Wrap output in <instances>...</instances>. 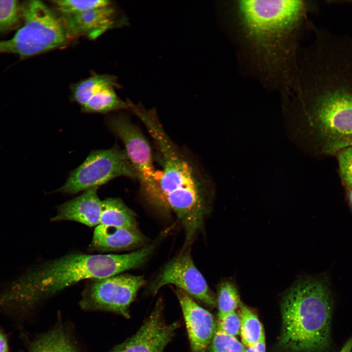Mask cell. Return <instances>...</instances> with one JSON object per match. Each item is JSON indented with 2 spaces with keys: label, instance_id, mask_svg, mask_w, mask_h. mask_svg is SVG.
<instances>
[{
  "label": "cell",
  "instance_id": "obj_1",
  "mask_svg": "<svg viewBox=\"0 0 352 352\" xmlns=\"http://www.w3.org/2000/svg\"><path fill=\"white\" fill-rule=\"evenodd\" d=\"M239 58L250 74L284 96L297 79L298 37L308 4L302 0H237L224 3Z\"/></svg>",
  "mask_w": 352,
  "mask_h": 352
},
{
  "label": "cell",
  "instance_id": "obj_2",
  "mask_svg": "<svg viewBox=\"0 0 352 352\" xmlns=\"http://www.w3.org/2000/svg\"><path fill=\"white\" fill-rule=\"evenodd\" d=\"M153 244L124 254L72 253L33 266L0 294V308L27 311L42 300L86 279H100L136 268L153 252Z\"/></svg>",
  "mask_w": 352,
  "mask_h": 352
},
{
  "label": "cell",
  "instance_id": "obj_3",
  "mask_svg": "<svg viewBox=\"0 0 352 352\" xmlns=\"http://www.w3.org/2000/svg\"><path fill=\"white\" fill-rule=\"evenodd\" d=\"M131 110L146 127L153 139L155 157L160 165L159 210L172 211L182 223L185 245L201 228L209 211L211 189L198 168L172 140L154 110L133 104Z\"/></svg>",
  "mask_w": 352,
  "mask_h": 352
},
{
  "label": "cell",
  "instance_id": "obj_4",
  "mask_svg": "<svg viewBox=\"0 0 352 352\" xmlns=\"http://www.w3.org/2000/svg\"><path fill=\"white\" fill-rule=\"evenodd\" d=\"M284 108L291 136L301 147L327 155L352 147V94L298 91L285 98Z\"/></svg>",
  "mask_w": 352,
  "mask_h": 352
},
{
  "label": "cell",
  "instance_id": "obj_5",
  "mask_svg": "<svg viewBox=\"0 0 352 352\" xmlns=\"http://www.w3.org/2000/svg\"><path fill=\"white\" fill-rule=\"evenodd\" d=\"M281 311L282 347L312 352L328 347L331 308L329 291L322 280L300 277L285 294Z\"/></svg>",
  "mask_w": 352,
  "mask_h": 352
},
{
  "label": "cell",
  "instance_id": "obj_6",
  "mask_svg": "<svg viewBox=\"0 0 352 352\" xmlns=\"http://www.w3.org/2000/svg\"><path fill=\"white\" fill-rule=\"evenodd\" d=\"M22 26L8 40L0 41V53L24 59L66 46L74 38L61 15L40 0L22 4Z\"/></svg>",
  "mask_w": 352,
  "mask_h": 352
},
{
  "label": "cell",
  "instance_id": "obj_7",
  "mask_svg": "<svg viewBox=\"0 0 352 352\" xmlns=\"http://www.w3.org/2000/svg\"><path fill=\"white\" fill-rule=\"evenodd\" d=\"M106 123L125 146L124 150L136 172L141 194L148 204L159 210V173L155 170L147 140L138 127L124 114L109 116Z\"/></svg>",
  "mask_w": 352,
  "mask_h": 352
},
{
  "label": "cell",
  "instance_id": "obj_8",
  "mask_svg": "<svg viewBox=\"0 0 352 352\" xmlns=\"http://www.w3.org/2000/svg\"><path fill=\"white\" fill-rule=\"evenodd\" d=\"M119 176L137 179L136 172L126 151L115 145L110 149L92 151L79 166L70 172L66 182L56 191L75 194L98 187Z\"/></svg>",
  "mask_w": 352,
  "mask_h": 352
},
{
  "label": "cell",
  "instance_id": "obj_9",
  "mask_svg": "<svg viewBox=\"0 0 352 352\" xmlns=\"http://www.w3.org/2000/svg\"><path fill=\"white\" fill-rule=\"evenodd\" d=\"M93 280L83 293L81 308L113 312L126 318L130 317L129 308L145 283L143 277L130 274Z\"/></svg>",
  "mask_w": 352,
  "mask_h": 352
},
{
  "label": "cell",
  "instance_id": "obj_10",
  "mask_svg": "<svg viewBox=\"0 0 352 352\" xmlns=\"http://www.w3.org/2000/svg\"><path fill=\"white\" fill-rule=\"evenodd\" d=\"M168 284L176 286L191 297L209 306L214 307L217 304L205 278L188 252L174 258L164 266L151 286V290L156 293L161 287Z\"/></svg>",
  "mask_w": 352,
  "mask_h": 352
},
{
  "label": "cell",
  "instance_id": "obj_11",
  "mask_svg": "<svg viewBox=\"0 0 352 352\" xmlns=\"http://www.w3.org/2000/svg\"><path fill=\"white\" fill-rule=\"evenodd\" d=\"M177 327L176 323L164 321L161 305H157L137 332L110 352H163Z\"/></svg>",
  "mask_w": 352,
  "mask_h": 352
},
{
  "label": "cell",
  "instance_id": "obj_12",
  "mask_svg": "<svg viewBox=\"0 0 352 352\" xmlns=\"http://www.w3.org/2000/svg\"><path fill=\"white\" fill-rule=\"evenodd\" d=\"M176 293L182 310L192 352H205L217 330L214 318L183 290L177 288Z\"/></svg>",
  "mask_w": 352,
  "mask_h": 352
},
{
  "label": "cell",
  "instance_id": "obj_13",
  "mask_svg": "<svg viewBox=\"0 0 352 352\" xmlns=\"http://www.w3.org/2000/svg\"><path fill=\"white\" fill-rule=\"evenodd\" d=\"M61 16L74 38L82 35L95 39L117 23L116 11L111 4Z\"/></svg>",
  "mask_w": 352,
  "mask_h": 352
},
{
  "label": "cell",
  "instance_id": "obj_14",
  "mask_svg": "<svg viewBox=\"0 0 352 352\" xmlns=\"http://www.w3.org/2000/svg\"><path fill=\"white\" fill-rule=\"evenodd\" d=\"M98 187L88 189L75 198L64 203L58 207L52 221L71 220L89 227L100 224L102 200L98 194Z\"/></svg>",
  "mask_w": 352,
  "mask_h": 352
},
{
  "label": "cell",
  "instance_id": "obj_15",
  "mask_svg": "<svg viewBox=\"0 0 352 352\" xmlns=\"http://www.w3.org/2000/svg\"><path fill=\"white\" fill-rule=\"evenodd\" d=\"M145 241L139 230H132L99 224L95 227L89 247L100 252L126 250Z\"/></svg>",
  "mask_w": 352,
  "mask_h": 352
},
{
  "label": "cell",
  "instance_id": "obj_16",
  "mask_svg": "<svg viewBox=\"0 0 352 352\" xmlns=\"http://www.w3.org/2000/svg\"><path fill=\"white\" fill-rule=\"evenodd\" d=\"M100 224L139 230L134 212L119 198H110L102 200Z\"/></svg>",
  "mask_w": 352,
  "mask_h": 352
},
{
  "label": "cell",
  "instance_id": "obj_17",
  "mask_svg": "<svg viewBox=\"0 0 352 352\" xmlns=\"http://www.w3.org/2000/svg\"><path fill=\"white\" fill-rule=\"evenodd\" d=\"M119 86L117 78L110 74H98L76 84L72 90L74 101L82 107L93 95L103 90Z\"/></svg>",
  "mask_w": 352,
  "mask_h": 352
},
{
  "label": "cell",
  "instance_id": "obj_18",
  "mask_svg": "<svg viewBox=\"0 0 352 352\" xmlns=\"http://www.w3.org/2000/svg\"><path fill=\"white\" fill-rule=\"evenodd\" d=\"M29 352H78L69 335L56 328L43 334L31 345Z\"/></svg>",
  "mask_w": 352,
  "mask_h": 352
},
{
  "label": "cell",
  "instance_id": "obj_19",
  "mask_svg": "<svg viewBox=\"0 0 352 352\" xmlns=\"http://www.w3.org/2000/svg\"><path fill=\"white\" fill-rule=\"evenodd\" d=\"M114 88H108L92 96L82 107L86 113H106L120 110H129V104L121 100L116 94Z\"/></svg>",
  "mask_w": 352,
  "mask_h": 352
},
{
  "label": "cell",
  "instance_id": "obj_20",
  "mask_svg": "<svg viewBox=\"0 0 352 352\" xmlns=\"http://www.w3.org/2000/svg\"><path fill=\"white\" fill-rule=\"evenodd\" d=\"M241 328L240 333L244 346H253L264 336L263 325L256 314L243 303L240 305Z\"/></svg>",
  "mask_w": 352,
  "mask_h": 352
},
{
  "label": "cell",
  "instance_id": "obj_21",
  "mask_svg": "<svg viewBox=\"0 0 352 352\" xmlns=\"http://www.w3.org/2000/svg\"><path fill=\"white\" fill-rule=\"evenodd\" d=\"M217 303L218 317L235 311L240 305L239 294L234 283L230 280L221 282L219 286Z\"/></svg>",
  "mask_w": 352,
  "mask_h": 352
},
{
  "label": "cell",
  "instance_id": "obj_22",
  "mask_svg": "<svg viewBox=\"0 0 352 352\" xmlns=\"http://www.w3.org/2000/svg\"><path fill=\"white\" fill-rule=\"evenodd\" d=\"M55 11L61 16L80 13L93 8L111 4L109 0H59L51 1Z\"/></svg>",
  "mask_w": 352,
  "mask_h": 352
},
{
  "label": "cell",
  "instance_id": "obj_23",
  "mask_svg": "<svg viewBox=\"0 0 352 352\" xmlns=\"http://www.w3.org/2000/svg\"><path fill=\"white\" fill-rule=\"evenodd\" d=\"M22 19V4L18 1L0 0V33L14 28Z\"/></svg>",
  "mask_w": 352,
  "mask_h": 352
},
{
  "label": "cell",
  "instance_id": "obj_24",
  "mask_svg": "<svg viewBox=\"0 0 352 352\" xmlns=\"http://www.w3.org/2000/svg\"><path fill=\"white\" fill-rule=\"evenodd\" d=\"M211 343V352H244L245 349L235 336L217 329Z\"/></svg>",
  "mask_w": 352,
  "mask_h": 352
},
{
  "label": "cell",
  "instance_id": "obj_25",
  "mask_svg": "<svg viewBox=\"0 0 352 352\" xmlns=\"http://www.w3.org/2000/svg\"><path fill=\"white\" fill-rule=\"evenodd\" d=\"M336 156L342 183L346 188L352 186V147L340 150Z\"/></svg>",
  "mask_w": 352,
  "mask_h": 352
},
{
  "label": "cell",
  "instance_id": "obj_26",
  "mask_svg": "<svg viewBox=\"0 0 352 352\" xmlns=\"http://www.w3.org/2000/svg\"><path fill=\"white\" fill-rule=\"evenodd\" d=\"M240 315L233 311L219 317L217 330L231 336H236L240 332Z\"/></svg>",
  "mask_w": 352,
  "mask_h": 352
},
{
  "label": "cell",
  "instance_id": "obj_27",
  "mask_svg": "<svg viewBox=\"0 0 352 352\" xmlns=\"http://www.w3.org/2000/svg\"><path fill=\"white\" fill-rule=\"evenodd\" d=\"M244 352H265V335L256 344L246 347Z\"/></svg>",
  "mask_w": 352,
  "mask_h": 352
},
{
  "label": "cell",
  "instance_id": "obj_28",
  "mask_svg": "<svg viewBox=\"0 0 352 352\" xmlns=\"http://www.w3.org/2000/svg\"><path fill=\"white\" fill-rule=\"evenodd\" d=\"M0 352H8L7 339L4 334L0 331Z\"/></svg>",
  "mask_w": 352,
  "mask_h": 352
},
{
  "label": "cell",
  "instance_id": "obj_29",
  "mask_svg": "<svg viewBox=\"0 0 352 352\" xmlns=\"http://www.w3.org/2000/svg\"><path fill=\"white\" fill-rule=\"evenodd\" d=\"M346 193L349 203L352 208V186L346 188Z\"/></svg>",
  "mask_w": 352,
  "mask_h": 352
},
{
  "label": "cell",
  "instance_id": "obj_30",
  "mask_svg": "<svg viewBox=\"0 0 352 352\" xmlns=\"http://www.w3.org/2000/svg\"><path fill=\"white\" fill-rule=\"evenodd\" d=\"M352 349V344L350 342H346L339 352H351Z\"/></svg>",
  "mask_w": 352,
  "mask_h": 352
}]
</instances>
